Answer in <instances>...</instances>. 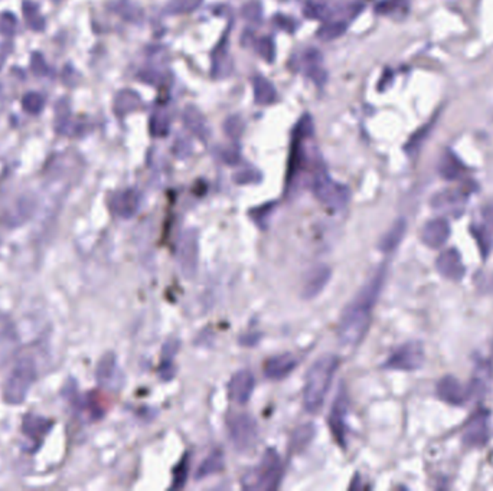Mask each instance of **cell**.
Wrapping results in <instances>:
<instances>
[{"mask_svg":"<svg viewBox=\"0 0 493 491\" xmlns=\"http://www.w3.org/2000/svg\"><path fill=\"white\" fill-rule=\"evenodd\" d=\"M273 208L274 205L270 204V205H266V206H261V208H255L254 211H251V218L254 219V222L260 226V228H266L267 226V222L264 221L268 213L273 212Z\"/></svg>","mask_w":493,"mask_h":491,"instance_id":"32","label":"cell"},{"mask_svg":"<svg viewBox=\"0 0 493 491\" xmlns=\"http://www.w3.org/2000/svg\"><path fill=\"white\" fill-rule=\"evenodd\" d=\"M283 475V463L279 453L270 448L264 453L263 458L260 459L257 467L246 472L242 480L241 487L244 490L251 491H270L279 488Z\"/></svg>","mask_w":493,"mask_h":491,"instance_id":"3","label":"cell"},{"mask_svg":"<svg viewBox=\"0 0 493 491\" xmlns=\"http://www.w3.org/2000/svg\"><path fill=\"white\" fill-rule=\"evenodd\" d=\"M450 235V226L444 218L428 221L422 229V241L428 248H440Z\"/></svg>","mask_w":493,"mask_h":491,"instance_id":"18","label":"cell"},{"mask_svg":"<svg viewBox=\"0 0 493 491\" xmlns=\"http://www.w3.org/2000/svg\"><path fill=\"white\" fill-rule=\"evenodd\" d=\"M22 10H23V18L26 25L32 29L35 32H42L45 29V18L42 16V13L38 8L36 3L31 2V0H25L22 5Z\"/></svg>","mask_w":493,"mask_h":491,"instance_id":"24","label":"cell"},{"mask_svg":"<svg viewBox=\"0 0 493 491\" xmlns=\"http://www.w3.org/2000/svg\"><path fill=\"white\" fill-rule=\"evenodd\" d=\"M424 348L420 342H409L389 355L382 368L388 370L413 372L424 365Z\"/></svg>","mask_w":493,"mask_h":491,"instance_id":"7","label":"cell"},{"mask_svg":"<svg viewBox=\"0 0 493 491\" xmlns=\"http://www.w3.org/2000/svg\"><path fill=\"white\" fill-rule=\"evenodd\" d=\"M404 234H405V221L400 219L393 226H391V229L381 239L380 250L384 251V252L394 251L398 247V243L401 242Z\"/></svg>","mask_w":493,"mask_h":491,"instance_id":"25","label":"cell"},{"mask_svg":"<svg viewBox=\"0 0 493 491\" xmlns=\"http://www.w3.org/2000/svg\"><path fill=\"white\" fill-rule=\"evenodd\" d=\"M227 429L234 448L240 453L251 451L258 440V427L254 418L244 412H233L227 416Z\"/></svg>","mask_w":493,"mask_h":491,"instance_id":"5","label":"cell"},{"mask_svg":"<svg viewBox=\"0 0 493 491\" xmlns=\"http://www.w3.org/2000/svg\"><path fill=\"white\" fill-rule=\"evenodd\" d=\"M312 187L316 197L333 211L343 209L351 197L349 189L341 183L333 182L325 171H316Z\"/></svg>","mask_w":493,"mask_h":491,"instance_id":"6","label":"cell"},{"mask_svg":"<svg viewBox=\"0 0 493 491\" xmlns=\"http://www.w3.org/2000/svg\"><path fill=\"white\" fill-rule=\"evenodd\" d=\"M485 218L490 225H493V206L485 209Z\"/></svg>","mask_w":493,"mask_h":491,"instance_id":"34","label":"cell"},{"mask_svg":"<svg viewBox=\"0 0 493 491\" xmlns=\"http://www.w3.org/2000/svg\"><path fill=\"white\" fill-rule=\"evenodd\" d=\"M176 261L181 272L186 278H192L195 276L199 261V237L196 229H186L179 237L176 247Z\"/></svg>","mask_w":493,"mask_h":491,"instance_id":"8","label":"cell"},{"mask_svg":"<svg viewBox=\"0 0 493 491\" xmlns=\"http://www.w3.org/2000/svg\"><path fill=\"white\" fill-rule=\"evenodd\" d=\"M437 395L450 405H465L472 398V392L469 387L463 386L456 378L446 376L437 385Z\"/></svg>","mask_w":493,"mask_h":491,"instance_id":"15","label":"cell"},{"mask_svg":"<svg viewBox=\"0 0 493 491\" xmlns=\"http://www.w3.org/2000/svg\"><path fill=\"white\" fill-rule=\"evenodd\" d=\"M36 381V365L32 357H19L10 369L3 385V400L9 405H21L26 400L32 385Z\"/></svg>","mask_w":493,"mask_h":491,"instance_id":"4","label":"cell"},{"mask_svg":"<svg viewBox=\"0 0 493 491\" xmlns=\"http://www.w3.org/2000/svg\"><path fill=\"white\" fill-rule=\"evenodd\" d=\"M490 428H489V412L486 409H479L476 412L463 431V442L469 446H482L489 441Z\"/></svg>","mask_w":493,"mask_h":491,"instance_id":"12","label":"cell"},{"mask_svg":"<svg viewBox=\"0 0 493 491\" xmlns=\"http://www.w3.org/2000/svg\"><path fill=\"white\" fill-rule=\"evenodd\" d=\"M52 427L54 422L51 420H47V418L39 415H27L22 424L23 434L32 442H35V445H41L42 440L48 435Z\"/></svg>","mask_w":493,"mask_h":491,"instance_id":"19","label":"cell"},{"mask_svg":"<svg viewBox=\"0 0 493 491\" xmlns=\"http://www.w3.org/2000/svg\"><path fill=\"white\" fill-rule=\"evenodd\" d=\"M431 127H433V120L427 125L422 127V130H418V132L410 139V141L407 143V146H405V150H407V153H413V152L418 150V147L422 146V143L426 140V137L431 132Z\"/></svg>","mask_w":493,"mask_h":491,"instance_id":"30","label":"cell"},{"mask_svg":"<svg viewBox=\"0 0 493 491\" xmlns=\"http://www.w3.org/2000/svg\"><path fill=\"white\" fill-rule=\"evenodd\" d=\"M54 2H61V0H54Z\"/></svg>","mask_w":493,"mask_h":491,"instance_id":"36","label":"cell"},{"mask_svg":"<svg viewBox=\"0 0 493 491\" xmlns=\"http://www.w3.org/2000/svg\"><path fill=\"white\" fill-rule=\"evenodd\" d=\"M190 468H191V459L187 455H185L178 466L173 470V480H172V490H181L185 487L187 475H190Z\"/></svg>","mask_w":493,"mask_h":491,"instance_id":"27","label":"cell"},{"mask_svg":"<svg viewBox=\"0 0 493 491\" xmlns=\"http://www.w3.org/2000/svg\"><path fill=\"white\" fill-rule=\"evenodd\" d=\"M436 268L444 278L452 281H460L463 277H465L466 272L465 264L461 261V256L455 248L446 250L439 255V258L436 259Z\"/></svg>","mask_w":493,"mask_h":491,"instance_id":"16","label":"cell"},{"mask_svg":"<svg viewBox=\"0 0 493 491\" xmlns=\"http://www.w3.org/2000/svg\"><path fill=\"white\" fill-rule=\"evenodd\" d=\"M468 193L460 189L457 191H444L433 199V208L439 211H448V212H460L461 208L465 206Z\"/></svg>","mask_w":493,"mask_h":491,"instance_id":"20","label":"cell"},{"mask_svg":"<svg viewBox=\"0 0 493 491\" xmlns=\"http://www.w3.org/2000/svg\"><path fill=\"white\" fill-rule=\"evenodd\" d=\"M299 365V360L292 353H284L270 357L264 365V374L267 379L282 381L286 379Z\"/></svg>","mask_w":493,"mask_h":491,"instance_id":"17","label":"cell"},{"mask_svg":"<svg viewBox=\"0 0 493 491\" xmlns=\"http://www.w3.org/2000/svg\"><path fill=\"white\" fill-rule=\"evenodd\" d=\"M332 278V270L326 264H316L308 270L303 280L301 297L304 300H313L321 294Z\"/></svg>","mask_w":493,"mask_h":491,"instance_id":"13","label":"cell"},{"mask_svg":"<svg viewBox=\"0 0 493 491\" xmlns=\"http://www.w3.org/2000/svg\"><path fill=\"white\" fill-rule=\"evenodd\" d=\"M179 340H169L165 343L163 346V352H162V360H161V366H159V373L163 381H170L175 374V365H173V359H175L178 350H179Z\"/></svg>","mask_w":493,"mask_h":491,"instance_id":"23","label":"cell"},{"mask_svg":"<svg viewBox=\"0 0 493 491\" xmlns=\"http://www.w3.org/2000/svg\"><path fill=\"white\" fill-rule=\"evenodd\" d=\"M95 379L101 389L108 392H120L124 386V373L119 365L117 356L113 352L106 353L98 360L95 369Z\"/></svg>","mask_w":493,"mask_h":491,"instance_id":"9","label":"cell"},{"mask_svg":"<svg viewBox=\"0 0 493 491\" xmlns=\"http://www.w3.org/2000/svg\"><path fill=\"white\" fill-rule=\"evenodd\" d=\"M10 52H12L10 43L5 42V43H2V45H0V71H2V68H3V65H5Z\"/></svg>","mask_w":493,"mask_h":491,"instance_id":"33","label":"cell"},{"mask_svg":"<svg viewBox=\"0 0 493 491\" xmlns=\"http://www.w3.org/2000/svg\"><path fill=\"white\" fill-rule=\"evenodd\" d=\"M465 170V165L460 162V158L452 150H446L442 154L439 162V173L442 178L447 180H456L463 176Z\"/></svg>","mask_w":493,"mask_h":491,"instance_id":"21","label":"cell"},{"mask_svg":"<svg viewBox=\"0 0 493 491\" xmlns=\"http://www.w3.org/2000/svg\"><path fill=\"white\" fill-rule=\"evenodd\" d=\"M313 437H314V427L312 424L300 425L293 432L292 445L290 446H292L293 451H301L303 448H306V446L310 444Z\"/></svg>","mask_w":493,"mask_h":491,"instance_id":"26","label":"cell"},{"mask_svg":"<svg viewBox=\"0 0 493 491\" xmlns=\"http://www.w3.org/2000/svg\"><path fill=\"white\" fill-rule=\"evenodd\" d=\"M255 387V378L251 370L242 369L238 370L228 385L229 398L238 405H245L251 399V395Z\"/></svg>","mask_w":493,"mask_h":491,"instance_id":"14","label":"cell"},{"mask_svg":"<svg viewBox=\"0 0 493 491\" xmlns=\"http://www.w3.org/2000/svg\"><path fill=\"white\" fill-rule=\"evenodd\" d=\"M45 106V98L39 93H27L22 98V107L27 114H39Z\"/></svg>","mask_w":493,"mask_h":491,"instance_id":"28","label":"cell"},{"mask_svg":"<svg viewBox=\"0 0 493 491\" xmlns=\"http://www.w3.org/2000/svg\"><path fill=\"white\" fill-rule=\"evenodd\" d=\"M141 205V195L136 189H126L110 197L108 206L114 216L120 219H132Z\"/></svg>","mask_w":493,"mask_h":491,"instance_id":"11","label":"cell"},{"mask_svg":"<svg viewBox=\"0 0 493 491\" xmlns=\"http://www.w3.org/2000/svg\"><path fill=\"white\" fill-rule=\"evenodd\" d=\"M346 416H347V395L341 387L329 415V428L341 446L346 445Z\"/></svg>","mask_w":493,"mask_h":491,"instance_id":"10","label":"cell"},{"mask_svg":"<svg viewBox=\"0 0 493 491\" xmlns=\"http://www.w3.org/2000/svg\"><path fill=\"white\" fill-rule=\"evenodd\" d=\"M473 234H474V237H476V239H477V241H479V239H482V238H481L482 235H479V234H476V232H473ZM482 251H485V255H486V254H488V251H489V247H488V243H486L485 241H483V243H482Z\"/></svg>","mask_w":493,"mask_h":491,"instance_id":"35","label":"cell"},{"mask_svg":"<svg viewBox=\"0 0 493 491\" xmlns=\"http://www.w3.org/2000/svg\"><path fill=\"white\" fill-rule=\"evenodd\" d=\"M18 27V19L10 12H3L0 14V34L5 36H12L16 32Z\"/></svg>","mask_w":493,"mask_h":491,"instance_id":"29","label":"cell"},{"mask_svg":"<svg viewBox=\"0 0 493 491\" xmlns=\"http://www.w3.org/2000/svg\"><path fill=\"white\" fill-rule=\"evenodd\" d=\"M338 368L339 359L335 355H325L314 360L303 389V403L308 412L317 414L322 409Z\"/></svg>","mask_w":493,"mask_h":491,"instance_id":"2","label":"cell"},{"mask_svg":"<svg viewBox=\"0 0 493 491\" xmlns=\"http://www.w3.org/2000/svg\"><path fill=\"white\" fill-rule=\"evenodd\" d=\"M387 277V267L382 265L360 288L354 300L341 314L338 336L343 346L356 348L365 339L372 320V311L380 298Z\"/></svg>","mask_w":493,"mask_h":491,"instance_id":"1","label":"cell"},{"mask_svg":"<svg viewBox=\"0 0 493 491\" xmlns=\"http://www.w3.org/2000/svg\"><path fill=\"white\" fill-rule=\"evenodd\" d=\"M31 67H32L34 74L38 77H45L49 74V67L47 65L45 60H43V56L39 52L32 53Z\"/></svg>","mask_w":493,"mask_h":491,"instance_id":"31","label":"cell"},{"mask_svg":"<svg viewBox=\"0 0 493 491\" xmlns=\"http://www.w3.org/2000/svg\"><path fill=\"white\" fill-rule=\"evenodd\" d=\"M224 454L220 450L212 451L202 463L199 464L196 472H195V479L196 480H205L211 475L218 474L224 470Z\"/></svg>","mask_w":493,"mask_h":491,"instance_id":"22","label":"cell"}]
</instances>
